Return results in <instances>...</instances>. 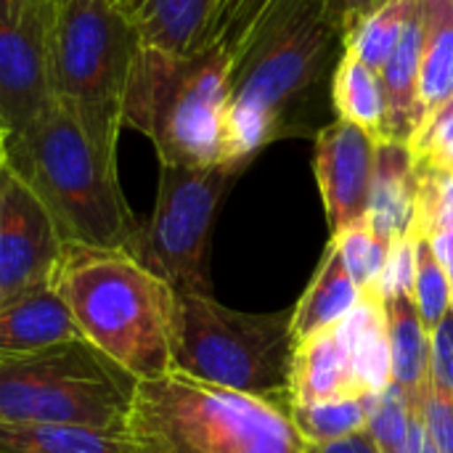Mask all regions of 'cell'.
Listing matches in <instances>:
<instances>
[{
	"label": "cell",
	"instance_id": "cell-1",
	"mask_svg": "<svg viewBox=\"0 0 453 453\" xmlns=\"http://www.w3.org/2000/svg\"><path fill=\"white\" fill-rule=\"evenodd\" d=\"M345 24L332 0H295L231 64L228 162L250 165L265 146L321 130Z\"/></svg>",
	"mask_w": 453,
	"mask_h": 453
},
{
	"label": "cell",
	"instance_id": "cell-2",
	"mask_svg": "<svg viewBox=\"0 0 453 453\" xmlns=\"http://www.w3.org/2000/svg\"><path fill=\"white\" fill-rule=\"evenodd\" d=\"M5 162L53 215L66 244L125 250L138 234L117 173V141L53 98L24 130L5 133Z\"/></svg>",
	"mask_w": 453,
	"mask_h": 453
},
{
	"label": "cell",
	"instance_id": "cell-3",
	"mask_svg": "<svg viewBox=\"0 0 453 453\" xmlns=\"http://www.w3.org/2000/svg\"><path fill=\"white\" fill-rule=\"evenodd\" d=\"M53 289L82 340L135 382L173 372L178 292L130 252L66 244Z\"/></svg>",
	"mask_w": 453,
	"mask_h": 453
},
{
	"label": "cell",
	"instance_id": "cell-4",
	"mask_svg": "<svg viewBox=\"0 0 453 453\" xmlns=\"http://www.w3.org/2000/svg\"><path fill=\"white\" fill-rule=\"evenodd\" d=\"M127 453H308L289 409L180 372L138 380L122 422Z\"/></svg>",
	"mask_w": 453,
	"mask_h": 453
},
{
	"label": "cell",
	"instance_id": "cell-5",
	"mask_svg": "<svg viewBox=\"0 0 453 453\" xmlns=\"http://www.w3.org/2000/svg\"><path fill=\"white\" fill-rule=\"evenodd\" d=\"M231 64L220 45L191 56H170L141 45L122 104L125 127L154 143L159 165H231L226 135Z\"/></svg>",
	"mask_w": 453,
	"mask_h": 453
},
{
	"label": "cell",
	"instance_id": "cell-6",
	"mask_svg": "<svg viewBox=\"0 0 453 453\" xmlns=\"http://www.w3.org/2000/svg\"><path fill=\"white\" fill-rule=\"evenodd\" d=\"M295 348L287 311L244 313L212 295L178 292L173 369L186 377L289 409Z\"/></svg>",
	"mask_w": 453,
	"mask_h": 453
},
{
	"label": "cell",
	"instance_id": "cell-7",
	"mask_svg": "<svg viewBox=\"0 0 453 453\" xmlns=\"http://www.w3.org/2000/svg\"><path fill=\"white\" fill-rule=\"evenodd\" d=\"M138 35L117 0H61L50 24V88L53 98L72 106L82 122L119 143L122 104Z\"/></svg>",
	"mask_w": 453,
	"mask_h": 453
},
{
	"label": "cell",
	"instance_id": "cell-8",
	"mask_svg": "<svg viewBox=\"0 0 453 453\" xmlns=\"http://www.w3.org/2000/svg\"><path fill=\"white\" fill-rule=\"evenodd\" d=\"M135 380L88 342L0 353V422L122 430Z\"/></svg>",
	"mask_w": 453,
	"mask_h": 453
},
{
	"label": "cell",
	"instance_id": "cell-9",
	"mask_svg": "<svg viewBox=\"0 0 453 453\" xmlns=\"http://www.w3.org/2000/svg\"><path fill=\"white\" fill-rule=\"evenodd\" d=\"M247 167L159 165L157 202L127 252L183 295H212L210 239L220 204Z\"/></svg>",
	"mask_w": 453,
	"mask_h": 453
},
{
	"label": "cell",
	"instance_id": "cell-10",
	"mask_svg": "<svg viewBox=\"0 0 453 453\" xmlns=\"http://www.w3.org/2000/svg\"><path fill=\"white\" fill-rule=\"evenodd\" d=\"M66 242L24 178L3 162L0 167V303L56 281Z\"/></svg>",
	"mask_w": 453,
	"mask_h": 453
},
{
	"label": "cell",
	"instance_id": "cell-11",
	"mask_svg": "<svg viewBox=\"0 0 453 453\" xmlns=\"http://www.w3.org/2000/svg\"><path fill=\"white\" fill-rule=\"evenodd\" d=\"M53 5L0 0V125L19 133L53 101L50 88Z\"/></svg>",
	"mask_w": 453,
	"mask_h": 453
},
{
	"label": "cell",
	"instance_id": "cell-12",
	"mask_svg": "<svg viewBox=\"0 0 453 453\" xmlns=\"http://www.w3.org/2000/svg\"><path fill=\"white\" fill-rule=\"evenodd\" d=\"M377 143L369 130L337 117L316 133L313 173L332 239L366 223Z\"/></svg>",
	"mask_w": 453,
	"mask_h": 453
},
{
	"label": "cell",
	"instance_id": "cell-13",
	"mask_svg": "<svg viewBox=\"0 0 453 453\" xmlns=\"http://www.w3.org/2000/svg\"><path fill=\"white\" fill-rule=\"evenodd\" d=\"M364 395H369V390L340 326L321 332L295 348L289 406Z\"/></svg>",
	"mask_w": 453,
	"mask_h": 453
},
{
	"label": "cell",
	"instance_id": "cell-14",
	"mask_svg": "<svg viewBox=\"0 0 453 453\" xmlns=\"http://www.w3.org/2000/svg\"><path fill=\"white\" fill-rule=\"evenodd\" d=\"M417 186L419 173L411 146L398 141H380L366 226L382 244L393 247L395 242L411 236Z\"/></svg>",
	"mask_w": 453,
	"mask_h": 453
},
{
	"label": "cell",
	"instance_id": "cell-15",
	"mask_svg": "<svg viewBox=\"0 0 453 453\" xmlns=\"http://www.w3.org/2000/svg\"><path fill=\"white\" fill-rule=\"evenodd\" d=\"M385 93V141L411 143L425 127L427 111L422 104V13L414 3L403 35L380 72Z\"/></svg>",
	"mask_w": 453,
	"mask_h": 453
},
{
	"label": "cell",
	"instance_id": "cell-16",
	"mask_svg": "<svg viewBox=\"0 0 453 453\" xmlns=\"http://www.w3.org/2000/svg\"><path fill=\"white\" fill-rule=\"evenodd\" d=\"M72 342L85 340L53 287L0 303V353H40Z\"/></svg>",
	"mask_w": 453,
	"mask_h": 453
},
{
	"label": "cell",
	"instance_id": "cell-17",
	"mask_svg": "<svg viewBox=\"0 0 453 453\" xmlns=\"http://www.w3.org/2000/svg\"><path fill=\"white\" fill-rule=\"evenodd\" d=\"M117 5L143 48L191 56L204 48L218 0H117Z\"/></svg>",
	"mask_w": 453,
	"mask_h": 453
},
{
	"label": "cell",
	"instance_id": "cell-18",
	"mask_svg": "<svg viewBox=\"0 0 453 453\" xmlns=\"http://www.w3.org/2000/svg\"><path fill=\"white\" fill-rule=\"evenodd\" d=\"M382 300L390 382L406 398V406H422L430 390V334L422 326L414 292L398 289Z\"/></svg>",
	"mask_w": 453,
	"mask_h": 453
},
{
	"label": "cell",
	"instance_id": "cell-19",
	"mask_svg": "<svg viewBox=\"0 0 453 453\" xmlns=\"http://www.w3.org/2000/svg\"><path fill=\"white\" fill-rule=\"evenodd\" d=\"M358 303H361V289L350 279V273L340 257V250L329 242L308 292L300 297V303L292 313L295 345L340 326L358 308Z\"/></svg>",
	"mask_w": 453,
	"mask_h": 453
},
{
	"label": "cell",
	"instance_id": "cell-20",
	"mask_svg": "<svg viewBox=\"0 0 453 453\" xmlns=\"http://www.w3.org/2000/svg\"><path fill=\"white\" fill-rule=\"evenodd\" d=\"M0 453H127L122 430L50 422H0Z\"/></svg>",
	"mask_w": 453,
	"mask_h": 453
},
{
	"label": "cell",
	"instance_id": "cell-21",
	"mask_svg": "<svg viewBox=\"0 0 453 453\" xmlns=\"http://www.w3.org/2000/svg\"><path fill=\"white\" fill-rule=\"evenodd\" d=\"M419 13H422V104L430 117L453 98L451 0H419Z\"/></svg>",
	"mask_w": 453,
	"mask_h": 453
},
{
	"label": "cell",
	"instance_id": "cell-22",
	"mask_svg": "<svg viewBox=\"0 0 453 453\" xmlns=\"http://www.w3.org/2000/svg\"><path fill=\"white\" fill-rule=\"evenodd\" d=\"M332 106L337 119L353 122L369 130L377 141H385V93L380 74L348 48L332 80Z\"/></svg>",
	"mask_w": 453,
	"mask_h": 453
},
{
	"label": "cell",
	"instance_id": "cell-23",
	"mask_svg": "<svg viewBox=\"0 0 453 453\" xmlns=\"http://www.w3.org/2000/svg\"><path fill=\"white\" fill-rule=\"evenodd\" d=\"M369 395L289 406V417L295 430L311 449L329 446L369 430Z\"/></svg>",
	"mask_w": 453,
	"mask_h": 453
},
{
	"label": "cell",
	"instance_id": "cell-24",
	"mask_svg": "<svg viewBox=\"0 0 453 453\" xmlns=\"http://www.w3.org/2000/svg\"><path fill=\"white\" fill-rule=\"evenodd\" d=\"M414 3L417 0H385L345 35V48L380 74L403 35Z\"/></svg>",
	"mask_w": 453,
	"mask_h": 453
},
{
	"label": "cell",
	"instance_id": "cell-25",
	"mask_svg": "<svg viewBox=\"0 0 453 453\" xmlns=\"http://www.w3.org/2000/svg\"><path fill=\"white\" fill-rule=\"evenodd\" d=\"M292 3L295 0H223L207 27L204 48L220 45L234 61L242 48Z\"/></svg>",
	"mask_w": 453,
	"mask_h": 453
},
{
	"label": "cell",
	"instance_id": "cell-26",
	"mask_svg": "<svg viewBox=\"0 0 453 453\" xmlns=\"http://www.w3.org/2000/svg\"><path fill=\"white\" fill-rule=\"evenodd\" d=\"M417 173L419 186L411 236L435 239L438 234L453 231V170L417 159Z\"/></svg>",
	"mask_w": 453,
	"mask_h": 453
},
{
	"label": "cell",
	"instance_id": "cell-27",
	"mask_svg": "<svg viewBox=\"0 0 453 453\" xmlns=\"http://www.w3.org/2000/svg\"><path fill=\"white\" fill-rule=\"evenodd\" d=\"M453 287L449 273L438 263L430 239H417V271H414V300L427 334L443 321L451 308Z\"/></svg>",
	"mask_w": 453,
	"mask_h": 453
},
{
	"label": "cell",
	"instance_id": "cell-28",
	"mask_svg": "<svg viewBox=\"0 0 453 453\" xmlns=\"http://www.w3.org/2000/svg\"><path fill=\"white\" fill-rule=\"evenodd\" d=\"M329 242L340 250V257H342L350 279L361 289V295H377V284L382 279L390 247L382 244L366 223L356 226Z\"/></svg>",
	"mask_w": 453,
	"mask_h": 453
},
{
	"label": "cell",
	"instance_id": "cell-29",
	"mask_svg": "<svg viewBox=\"0 0 453 453\" xmlns=\"http://www.w3.org/2000/svg\"><path fill=\"white\" fill-rule=\"evenodd\" d=\"M369 433L380 453H414L409 441V406L393 382L369 395Z\"/></svg>",
	"mask_w": 453,
	"mask_h": 453
},
{
	"label": "cell",
	"instance_id": "cell-30",
	"mask_svg": "<svg viewBox=\"0 0 453 453\" xmlns=\"http://www.w3.org/2000/svg\"><path fill=\"white\" fill-rule=\"evenodd\" d=\"M409 146L417 159L453 170V98L427 117L425 127Z\"/></svg>",
	"mask_w": 453,
	"mask_h": 453
},
{
	"label": "cell",
	"instance_id": "cell-31",
	"mask_svg": "<svg viewBox=\"0 0 453 453\" xmlns=\"http://www.w3.org/2000/svg\"><path fill=\"white\" fill-rule=\"evenodd\" d=\"M430 385L453 403V305L430 334Z\"/></svg>",
	"mask_w": 453,
	"mask_h": 453
},
{
	"label": "cell",
	"instance_id": "cell-32",
	"mask_svg": "<svg viewBox=\"0 0 453 453\" xmlns=\"http://www.w3.org/2000/svg\"><path fill=\"white\" fill-rule=\"evenodd\" d=\"M425 422L430 427L438 453H453V403L441 398L433 385L425 395Z\"/></svg>",
	"mask_w": 453,
	"mask_h": 453
},
{
	"label": "cell",
	"instance_id": "cell-33",
	"mask_svg": "<svg viewBox=\"0 0 453 453\" xmlns=\"http://www.w3.org/2000/svg\"><path fill=\"white\" fill-rule=\"evenodd\" d=\"M308 453H380V449H377L374 435L369 430H364L353 438H345V441H337L329 446H313Z\"/></svg>",
	"mask_w": 453,
	"mask_h": 453
},
{
	"label": "cell",
	"instance_id": "cell-34",
	"mask_svg": "<svg viewBox=\"0 0 453 453\" xmlns=\"http://www.w3.org/2000/svg\"><path fill=\"white\" fill-rule=\"evenodd\" d=\"M332 3L340 13L342 24H345V35H348L364 16H369L374 8H380L385 0H332Z\"/></svg>",
	"mask_w": 453,
	"mask_h": 453
},
{
	"label": "cell",
	"instance_id": "cell-35",
	"mask_svg": "<svg viewBox=\"0 0 453 453\" xmlns=\"http://www.w3.org/2000/svg\"><path fill=\"white\" fill-rule=\"evenodd\" d=\"M433 244V252L438 257V263L443 265V271L449 273L453 287V231H446V234H438L435 239H430Z\"/></svg>",
	"mask_w": 453,
	"mask_h": 453
},
{
	"label": "cell",
	"instance_id": "cell-36",
	"mask_svg": "<svg viewBox=\"0 0 453 453\" xmlns=\"http://www.w3.org/2000/svg\"><path fill=\"white\" fill-rule=\"evenodd\" d=\"M5 162V133H0V167Z\"/></svg>",
	"mask_w": 453,
	"mask_h": 453
},
{
	"label": "cell",
	"instance_id": "cell-37",
	"mask_svg": "<svg viewBox=\"0 0 453 453\" xmlns=\"http://www.w3.org/2000/svg\"><path fill=\"white\" fill-rule=\"evenodd\" d=\"M35 3H42V5H56V3H61V0H35Z\"/></svg>",
	"mask_w": 453,
	"mask_h": 453
},
{
	"label": "cell",
	"instance_id": "cell-38",
	"mask_svg": "<svg viewBox=\"0 0 453 453\" xmlns=\"http://www.w3.org/2000/svg\"><path fill=\"white\" fill-rule=\"evenodd\" d=\"M0 133H5V130H3V125H0Z\"/></svg>",
	"mask_w": 453,
	"mask_h": 453
},
{
	"label": "cell",
	"instance_id": "cell-39",
	"mask_svg": "<svg viewBox=\"0 0 453 453\" xmlns=\"http://www.w3.org/2000/svg\"><path fill=\"white\" fill-rule=\"evenodd\" d=\"M220 3H223V0H218V5H220ZM218 5H215V8H218Z\"/></svg>",
	"mask_w": 453,
	"mask_h": 453
},
{
	"label": "cell",
	"instance_id": "cell-40",
	"mask_svg": "<svg viewBox=\"0 0 453 453\" xmlns=\"http://www.w3.org/2000/svg\"><path fill=\"white\" fill-rule=\"evenodd\" d=\"M451 305H453V297H451Z\"/></svg>",
	"mask_w": 453,
	"mask_h": 453
},
{
	"label": "cell",
	"instance_id": "cell-41",
	"mask_svg": "<svg viewBox=\"0 0 453 453\" xmlns=\"http://www.w3.org/2000/svg\"><path fill=\"white\" fill-rule=\"evenodd\" d=\"M451 8H453V0H451Z\"/></svg>",
	"mask_w": 453,
	"mask_h": 453
}]
</instances>
